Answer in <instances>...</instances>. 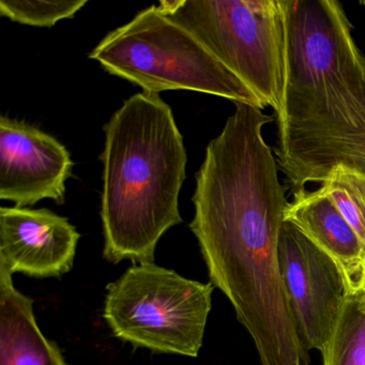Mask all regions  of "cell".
I'll list each match as a JSON object with an SVG mask.
<instances>
[{"mask_svg": "<svg viewBox=\"0 0 365 365\" xmlns=\"http://www.w3.org/2000/svg\"><path fill=\"white\" fill-rule=\"evenodd\" d=\"M285 82L277 165L294 196L337 165L365 175V57L335 0H279Z\"/></svg>", "mask_w": 365, "mask_h": 365, "instance_id": "1", "label": "cell"}, {"mask_svg": "<svg viewBox=\"0 0 365 365\" xmlns=\"http://www.w3.org/2000/svg\"><path fill=\"white\" fill-rule=\"evenodd\" d=\"M103 257L155 262L160 239L182 223L179 196L187 155L172 108L159 93H136L104 127Z\"/></svg>", "mask_w": 365, "mask_h": 365, "instance_id": "2", "label": "cell"}, {"mask_svg": "<svg viewBox=\"0 0 365 365\" xmlns=\"http://www.w3.org/2000/svg\"><path fill=\"white\" fill-rule=\"evenodd\" d=\"M88 57L145 93L197 91L264 108L200 40L158 6L142 10L129 23L108 33Z\"/></svg>", "mask_w": 365, "mask_h": 365, "instance_id": "3", "label": "cell"}, {"mask_svg": "<svg viewBox=\"0 0 365 365\" xmlns=\"http://www.w3.org/2000/svg\"><path fill=\"white\" fill-rule=\"evenodd\" d=\"M157 6L279 114L285 82L279 0H163Z\"/></svg>", "mask_w": 365, "mask_h": 365, "instance_id": "4", "label": "cell"}, {"mask_svg": "<svg viewBox=\"0 0 365 365\" xmlns=\"http://www.w3.org/2000/svg\"><path fill=\"white\" fill-rule=\"evenodd\" d=\"M212 284L155 262L134 264L106 287L103 317L117 339L158 354L196 358L212 307Z\"/></svg>", "mask_w": 365, "mask_h": 365, "instance_id": "5", "label": "cell"}, {"mask_svg": "<svg viewBox=\"0 0 365 365\" xmlns=\"http://www.w3.org/2000/svg\"><path fill=\"white\" fill-rule=\"evenodd\" d=\"M279 264L301 343L324 351L336 324L345 284L332 259L294 224L284 221Z\"/></svg>", "mask_w": 365, "mask_h": 365, "instance_id": "6", "label": "cell"}, {"mask_svg": "<svg viewBox=\"0 0 365 365\" xmlns=\"http://www.w3.org/2000/svg\"><path fill=\"white\" fill-rule=\"evenodd\" d=\"M72 168L69 150L54 136L0 117V200L21 208L43 200L63 204Z\"/></svg>", "mask_w": 365, "mask_h": 365, "instance_id": "7", "label": "cell"}, {"mask_svg": "<svg viewBox=\"0 0 365 365\" xmlns=\"http://www.w3.org/2000/svg\"><path fill=\"white\" fill-rule=\"evenodd\" d=\"M81 235L48 209L0 208V268L36 279L61 277L73 268Z\"/></svg>", "mask_w": 365, "mask_h": 365, "instance_id": "8", "label": "cell"}, {"mask_svg": "<svg viewBox=\"0 0 365 365\" xmlns=\"http://www.w3.org/2000/svg\"><path fill=\"white\" fill-rule=\"evenodd\" d=\"M294 197L286 208L285 221L294 224L334 262L345 292L364 285L365 245L332 200L320 189L305 190Z\"/></svg>", "mask_w": 365, "mask_h": 365, "instance_id": "9", "label": "cell"}, {"mask_svg": "<svg viewBox=\"0 0 365 365\" xmlns=\"http://www.w3.org/2000/svg\"><path fill=\"white\" fill-rule=\"evenodd\" d=\"M0 365H68L61 348L38 327L34 300L0 268Z\"/></svg>", "mask_w": 365, "mask_h": 365, "instance_id": "10", "label": "cell"}, {"mask_svg": "<svg viewBox=\"0 0 365 365\" xmlns=\"http://www.w3.org/2000/svg\"><path fill=\"white\" fill-rule=\"evenodd\" d=\"M322 365H365V284L345 292Z\"/></svg>", "mask_w": 365, "mask_h": 365, "instance_id": "11", "label": "cell"}, {"mask_svg": "<svg viewBox=\"0 0 365 365\" xmlns=\"http://www.w3.org/2000/svg\"><path fill=\"white\" fill-rule=\"evenodd\" d=\"M365 245V175L347 166L331 170L320 187Z\"/></svg>", "mask_w": 365, "mask_h": 365, "instance_id": "12", "label": "cell"}, {"mask_svg": "<svg viewBox=\"0 0 365 365\" xmlns=\"http://www.w3.org/2000/svg\"><path fill=\"white\" fill-rule=\"evenodd\" d=\"M87 4L88 0H1L0 16L19 24L50 29L73 19Z\"/></svg>", "mask_w": 365, "mask_h": 365, "instance_id": "13", "label": "cell"}]
</instances>
